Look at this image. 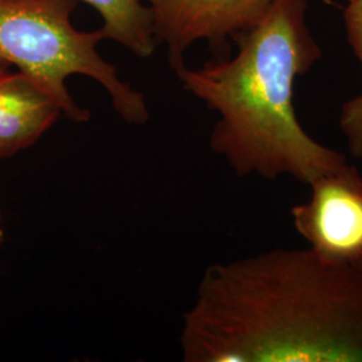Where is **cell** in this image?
Masks as SVG:
<instances>
[{
    "label": "cell",
    "mask_w": 362,
    "mask_h": 362,
    "mask_svg": "<svg viewBox=\"0 0 362 362\" xmlns=\"http://www.w3.org/2000/svg\"><path fill=\"white\" fill-rule=\"evenodd\" d=\"M180 346L185 362H362V272L311 248L211 264Z\"/></svg>",
    "instance_id": "obj_1"
},
{
    "label": "cell",
    "mask_w": 362,
    "mask_h": 362,
    "mask_svg": "<svg viewBox=\"0 0 362 362\" xmlns=\"http://www.w3.org/2000/svg\"><path fill=\"white\" fill-rule=\"evenodd\" d=\"M308 0H274L258 25L235 39L236 54L175 69L184 90L218 115L209 148L238 176H282L310 185L348 164L299 124L294 83L322 50L306 22Z\"/></svg>",
    "instance_id": "obj_2"
},
{
    "label": "cell",
    "mask_w": 362,
    "mask_h": 362,
    "mask_svg": "<svg viewBox=\"0 0 362 362\" xmlns=\"http://www.w3.org/2000/svg\"><path fill=\"white\" fill-rule=\"evenodd\" d=\"M76 6L77 0H0V58L50 94L73 122H88L91 115L76 103L66 81L85 76L104 88L121 119L146 124L151 113L143 93L98 52L101 30L82 31L71 23Z\"/></svg>",
    "instance_id": "obj_3"
},
{
    "label": "cell",
    "mask_w": 362,
    "mask_h": 362,
    "mask_svg": "<svg viewBox=\"0 0 362 362\" xmlns=\"http://www.w3.org/2000/svg\"><path fill=\"white\" fill-rule=\"evenodd\" d=\"M310 188V199L290 211L296 231L320 258L354 266L362 259L361 173L348 163Z\"/></svg>",
    "instance_id": "obj_4"
},
{
    "label": "cell",
    "mask_w": 362,
    "mask_h": 362,
    "mask_svg": "<svg viewBox=\"0 0 362 362\" xmlns=\"http://www.w3.org/2000/svg\"><path fill=\"white\" fill-rule=\"evenodd\" d=\"M155 40L168 52L172 70L184 65V54L196 42L223 52L230 39L257 26L274 0H144Z\"/></svg>",
    "instance_id": "obj_5"
},
{
    "label": "cell",
    "mask_w": 362,
    "mask_h": 362,
    "mask_svg": "<svg viewBox=\"0 0 362 362\" xmlns=\"http://www.w3.org/2000/svg\"><path fill=\"white\" fill-rule=\"evenodd\" d=\"M64 116L50 94L23 73H0V158L38 143Z\"/></svg>",
    "instance_id": "obj_6"
},
{
    "label": "cell",
    "mask_w": 362,
    "mask_h": 362,
    "mask_svg": "<svg viewBox=\"0 0 362 362\" xmlns=\"http://www.w3.org/2000/svg\"><path fill=\"white\" fill-rule=\"evenodd\" d=\"M100 13L105 39H112L140 58L153 55L157 43L152 15L144 0H77Z\"/></svg>",
    "instance_id": "obj_7"
},
{
    "label": "cell",
    "mask_w": 362,
    "mask_h": 362,
    "mask_svg": "<svg viewBox=\"0 0 362 362\" xmlns=\"http://www.w3.org/2000/svg\"><path fill=\"white\" fill-rule=\"evenodd\" d=\"M344 19L350 47L362 66V0H349ZM339 127L351 156L362 158V91L342 105Z\"/></svg>",
    "instance_id": "obj_8"
},
{
    "label": "cell",
    "mask_w": 362,
    "mask_h": 362,
    "mask_svg": "<svg viewBox=\"0 0 362 362\" xmlns=\"http://www.w3.org/2000/svg\"><path fill=\"white\" fill-rule=\"evenodd\" d=\"M4 236H6V233H4V226H3V219H1V214H0V246L4 242Z\"/></svg>",
    "instance_id": "obj_9"
},
{
    "label": "cell",
    "mask_w": 362,
    "mask_h": 362,
    "mask_svg": "<svg viewBox=\"0 0 362 362\" xmlns=\"http://www.w3.org/2000/svg\"><path fill=\"white\" fill-rule=\"evenodd\" d=\"M8 67H10V65H8L4 59H1V58H0V73L8 71Z\"/></svg>",
    "instance_id": "obj_10"
},
{
    "label": "cell",
    "mask_w": 362,
    "mask_h": 362,
    "mask_svg": "<svg viewBox=\"0 0 362 362\" xmlns=\"http://www.w3.org/2000/svg\"><path fill=\"white\" fill-rule=\"evenodd\" d=\"M354 266H356V267H357V269H358V270L362 272V259L360 260V262H358V263H356Z\"/></svg>",
    "instance_id": "obj_11"
}]
</instances>
